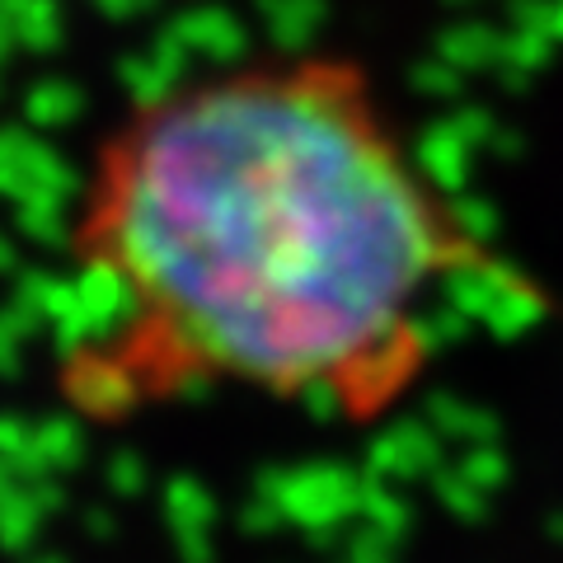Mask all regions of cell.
<instances>
[{
    "label": "cell",
    "instance_id": "cell-1",
    "mask_svg": "<svg viewBox=\"0 0 563 563\" xmlns=\"http://www.w3.org/2000/svg\"><path fill=\"white\" fill-rule=\"evenodd\" d=\"M80 258L141 385L372 409L413 376L461 235L357 76L268 62L118 132Z\"/></svg>",
    "mask_w": 563,
    "mask_h": 563
}]
</instances>
